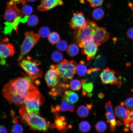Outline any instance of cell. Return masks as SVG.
<instances>
[{"label": "cell", "mask_w": 133, "mask_h": 133, "mask_svg": "<svg viewBox=\"0 0 133 133\" xmlns=\"http://www.w3.org/2000/svg\"><path fill=\"white\" fill-rule=\"evenodd\" d=\"M105 107L107 122L109 123V125L116 126V122L113 113L112 105L110 101H109L106 103Z\"/></svg>", "instance_id": "17"}, {"label": "cell", "mask_w": 133, "mask_h": 133, "mask_svg": "<svg viewBox=\"0 0 133 133\" xmlns=\"http://www.w3.org/2000/svg\"><path fill=\"white\" fill-rule=\"evenodd\" d=\"M92 95V94L91 93H89L87 94V96L88 97L90 98L91 97Z\"/></svg>", "instance_id": "50"}, {"label": "cell", "mask_w": 133, "mask_h": 133, "mask_svg": "<svg viewBox=\"0 0 133 133\" xmlns=\"http://www.w3.org/2000/svg\"><path fill=\"white\" fill-rule=\"evenodd\" d=\"M44 102L43 96L37 89L30 94L24 104L28 112L40 115V107L43 105Z\"/></svg>", "instance_id": "6"}, {"label": "cell", "mask_w": 133, "mask_h": 133, "mask_svg": "<svg viewBox=\"0 0 133 133\" xmlns=\"http://www.w3.org/2000/svg\"><path fill=\"white\" fill-rule=\"evenodd\" d=\"M11 131L13 133H21L23 131V129L21 125L16 123L12 126Z\"/></svg>", "instance_id": "35"}, {"label": "cell", "mask_w": 133, "mask_h": 133, "mask_svg": "<svg viewBox=\"0 0 133 133\" xmlns=\"http://www.w3.org/2000/svg\"><path fill=\"white\" fill-rule=\"evenodd\" d=\"M128 118H130L133 120V110L130 111Z\"/></svg>", "instance_id": "42"}, {"label": "cell", "mask_w": 133, "mask_h": 133, "mask_svg": "<svg viewBox=\"0 0 133 133\" xmlns=\"http://www.w3.org/2000/svg\"><path fill=\"white\" fill-rule=\"evenodd\" d=\"M96 131L99 133H103L106 130L107 126L106 123L102 121H100L97 122L95 126Z\"/></svg>", "instance_id": "26"}, {"label": "cell", "mask_w": 133, "mask_h": 133, "mask_svg": "<svg viewBox=\"0 0 133 133\" xmlns=\"http://www.w3.org/2000/svg\"><path fill=\"white\" fill-rule=\"evenodd\" d=\"M91 126L88 122L83 121L81 122L79 124V128L82 132L85 133L89 131L91 128Z\"/></svg>", "instance_id": "30"}, {"label": "cell", "mask_w": 133, "mask_h": 133, "mask_svg": "<svg viewBox=\"0 0 133 133\" xmlns=\"http://www.w3.org/2000/svg\"><path fill=\"white\" fill-rule=\"evenodd\" d=\"M25 38L20 48V51L17 59L20 61L25 55L28 53L36 44L40 38L38 33L32 31H27L24 34Z\"/></svg>", "instance_id": "7"}, {"label": "cell", "mask_w": 133, "mask_h": 133, "mask_svg": "<svg viewBox=\"0 0 133 133\" xmlns=\"http://www.w3.org/2000/svg\"><path fill=\"white\" fill-rule=\"evenodd\" d=\"M98 97L100 99H102L104 97V95L102 93H100L99 94Z\"/></svg>", "instance_id": "44"}, {"label": "cell", "mask_w": 133, "mask_h": 133, "mask_svg": "<svg viewBox=\"0 0 133 133\" xmlns=\"http://www.w3.org/2000/svg\"><path fill=\"white\" fill-rule=\"evenodd\" d=\"M60 77L53 69L50 68L46 72L45 79L48 86L49 88H53L59 83Z\"/></svg>", "instance_id": "14"}, {"label": "cell", "mask_w": 133, "mask_h": 133, "mask_svg": "<svg viewBox=\"0 0 133 133\" xmlns=\"http://www.w3.org/2000/svg\"><path fill=\"white\" fill-rule=\"evenodd\" d=\"M27 0L30 2H33L35 1L36 0Z\"/></svg>", "instance_id": "51"}, {"label": "cell", "mask_w": 133, "mask_h": 133, "mask_svg": "<svg viewBox=\"0 0 133 133\" xmlns=\"http://www.w3.org/2000/svg\"><path fill=\"white\" fill-rule=\"evenodd\" d=\"M67 54L70 56L74 57L77 55L79 52L78 46L74 44H71L68 46L66 49Z\"/></svg>", "instance_id": "22"}, {"label": "cell", "mask_w": 133, "mask_h": 133, "mask_svg": "<svg viewBox=\"0 0 133 133\" xmlns=\"http://www.w3.org/2000/svg\"><path fill=\"white\" fill-rule=\"evenodd\" d=\"M77 64L74 60L68 62L65 59L57 65H51L50 68L54 70L65 82L72 80L76 71Z\"/></svg>", "instance_id": "4"}, {"label": "cell", "mask_w": 133, "mask_h": 133, "mask_svg": "<svg viewBox=\"0 0 133 133\" xmlns=\"http://www.w3.org/2000/svg\"><path fill=\"white\" fill-rule=\"evenodd\" d=\"M21 121L27 124L33 130L46 131L50 123L46 119L36 114L27 112L26 107L23 105L19 110Z\"/></svg>", "instance_id": "2"}, {"label": "cell", "mask_w": 133, "mask_h": 133, "mask_svg": "<svg viewBox=\"0 0 133 133\" xmlns=\"http://www.w3.org/2000/svg\"><path fill=\"white\" fill-rule=\"evenodd\" d=\"M86 25L76 30L73 33V40L77 44L87 41H93L94 35L98 27L93 21L87 19Z\"/></svg>", "instance_id": "3"}, {"label": "cell", "mask_w": 133, "mask_h": 133, "mask_svg": "<svg viewBox=\"0 0 133 133\" xmlns=\"http://www.w3.org/2000/svg\"><path fill=\"white\" fill-rule=\"evenodd\" d=\"M82 85L83 84L86 83V81L85 79L81 80V81Z\"/></svg>", "instance_id": "47"}, {"label": "cell", "mask_w": 133, "mask_h": 133, "mask_svg": "<svg viewBox=\"0 0 133 133\" xmlns=\"http://www.w3.org/2000/svg\"><path fill=\"white\" fill-rule=\"evenodd\" d=\"M76 105L68 101L64 97L62 98L60 106L61 111L66 112L68 110L71 112H74Z\"/></svg>", "instance_id": "19"}, {"label": "cell", "mask_w": 133, "mask_h": 133, "mask_svg": "<svg viewBox=\"0 0 133 133\" xmlns=\"http://www.w3.org/2000/svg\"><path fill=\"white\" fill-rule=\"evenodd\" d=\"M26 22L29 26L34 27L38 23L39 19L36 16L34 15H31L29 16Z\"/></svg>", "instance_id": "27"}, {"label": "cell", "mask_w": 133, "mask_h": 133, "mask_svg": "<svg viewBox=\"0 0 133 133\" xmlns=\"http://www.w3.org/2000/svg\"><path fill=\"white\" fill-rule=\"evenodd\" d=\"M87 70L84 62L83 60L81 61L77 66L76 71L78 75L79 76H83L86 74Z\"/></svg>", "instance_id": "21"}, {"label": "cell", "mask_w": 133, "mask_h": 133, "mask_svg": "<svg viewBox=\"0 0 133 133\" xmlns=\"http://www.w3.org/2000/svg\"><path fill=\"white\" fill-rule=\"evenodd\" d=\"M0 133H7V131L5 127L3 125H1L0 129Z\"/></svg>", "instance_id": "41"}, {"label": "cell", "mask_w": 133, "mask_h": 133, "mask_svg": "<svg viewBox=\"0 0 133 133\" xmlns=\"http://www.w3.org/2000/svg\"><path fill=\"white\" fill-rule=\"evenodd\" d=\"M63 58V54L59 51L53 52L51 55V58L54 62L58 63L62 60Z\"/></svg>", "instance_id": "29"}, {"label": "cell", "mask_w": 133, "mask_h": 133, "mask_svg": "<svg viewBox=\"0 0 133 133\" xmlns=\"http://www.w3.org/2000/svg\"><path fill=\"white\" fill-rule=\"evenodd\" d=\"M67 44V42L64 40L60 41L56 45V49L59 51H64L66 50Z\"/></svg>", "instance_id": "32"}, {"label": "cell", "mask_w": 133, "mask_h": 133, "mask_svg": "<svg viewBox=\"0 0 133 133\" xmlns=\"http://www.w3.org/2000/svg\"><path fill=\"white\" fill-rule=\"evenodd\" d=\"M63 4V0H41V3L37 7L40 11H48Z\"/></svg>", "instance_id": "16"}, {"label": "cell", "mask_w": 133, "mask_h": 133, "mask_svg": "<svg viewBox=\"0 0 133 133\" xmlns=\"http://www.w3.org/2000/svg\"><path fill=\"white\" fill-rule=\"evenodd\" d=\"M130 111L126 110L122 105H118L115 108V113L116 116L119 119L124 121L128 118Z\"/></svg>", "instance_id": "18"}, {"label": "cell", "mask_w": 133, "mask_h": 133, "mask_svg": "<svg viewBox=\"0 0 133 133\" xmlns=\"http://www.w3.org/2000/svg\"><path fill=\"white\" fill-rule=\"evenodd\" d=\"M100 76L103 84L114 85L118 87L122 84V78L120 74L109 67L104 69Z\"/></svg>", "instance_id": "8"}, {"label": "cell", "mask_w": 133, "mask_h": 133, "mask_svg": "<svg viewBox=\"0 0 133 133\" xmlns=\"http://www.w3.org/2000/svg\"><path fill=\"white\" fill-rule=\"evenodd\" d=\"M55 109L56 111H60L61 110L60 106L58 105L55 106Z\"/></svg>", "instance_id": "43"}, {"label": "cell", "mask_w": 133, "mask_h": 133, "mask_svg": "<svg viewBox=\"0 0 133 133\" xmlns=\"http://www.w3.org/2000/svg\"><path fill=\"white\" fill-rule=\"evenodd\" d=\"M21 11L24 15L29 16L30 15L33 11L32 7L27 5L23 6L21 9Z\"/></svg>", "instance_id": "33"}, {"label": "cell", "mask_w": 133, "mask_h": 133, "mask_svg": "<svg viewBox=\"0 0 133 133\" xmlns=\"http://www.w3.org/2000/svg\"><path fill=\"white\" fill-rule=\"evenodd\" d=\"M90 4L91 7L95 8L101 6L102 4L103 0H87Z\"/></svg>", "instance_id": "34"}, {"label": "cell", "mask_w": 133, "mask_h": 133, "mask_svg": "<svg viewBox=\"0 0 133 133\" xmlns=\"http://www.w3.org/2000/svg\"><path fill=\"white\" fill-rule=\"evenodd\" d=\"M126 35L129 39L133 40V27H131L128 29Z\"/></svg>", "instance_id": "38"}, {"label": "cell", "mask_w": 133, "mask_h": 133, "mask_svg": "<svg viewBox=\"0 0 133 133\" xmlns=\"http://www.w3.org/2000/svg\"><path fill=\"white\" fill-rule=\"evenodd\" d=\"M64 97L68 102L72 103L76 102L79 100L77 94L71 91H66L64 93Z\"/></svg>", "instance_id": "20"}, {"label": "cell", "mask_w": 133, "mask_h": 133, "mask_svg": "<svg viewBox=\"0 0 133 133\" xmlns=\"http://www.w3.org/2000/svg\"><path fill=\"white\" fill-rule=\"evenodd\" d=\"M92 15L93 18L97 20H100L103 17L104 15V12L102 9L98 8L94 10Z\"/></svg>", "instance_id": "24"}, {"label": "cell", "mask_w": 133, "mask_h": 133, "mask_svg": "<svg viewBox=\"0 0 133 133\" xmlns=\"http://www.w3.org/2000/svg\"><path fill=\"white\" fill-rule=\"evenodd\" d=\"M79 47L83 49L82 53L86 55L89 61L94 58L98 50V46L93 41H87L78 44Z\"/></svg>", "instance_id": "10"}, {"label": "cell", "mask_w": 133, "mask_h": 133, "mask_svg": "<svg viewBox=\"0 0 133 133\" xmlns=\"http://www.w3.org/2000/svg\"><path fill=\"white\" fill-rule=\"evenodd\" d=\"M87 92L86 91L83 90L82 92V93L83 96H85L86 95Z\"/></svg>", "instance_id": "48"}, {"label": "cell", "mask_w": 133, "mask_h": 133, "mask_svg": "<svg viewBox=\"0 0 133 133\" xmlns=\"http://www.w3.org/2000/svg\"><path fill=\"white\" fill-rule=\"evenodd\" d=\"M86 106L89 109L91 110L92 108V105L91 104H88L86 105Z\"/></svg>", "instance_id": "46"}, {"label": "cell", "mask_w": 133, "mask_h": 133, "mask_svg": "<svg viewBox=\"0 0 133 133\" xmlns=\"http://www.w3.org/2000/svg\"><path fill=\"white\" fill-rule=\"evenodd\" d=\"M100 70V69L97 68H91L87 70V73L89 74L91 73L92 72H94L95 71L99 70Z\"/></svg>", "instance_id": "40"}, {"label": "cell", "mask_w": 133, "mask_h": 133, "mask_svg": "<svg viewBox=\"0 0 133 133\" xmlns=\"http://www.w3.org/2000/svg\"><path fill=\"white\" fill-rule=\"evenodd\" d=\"M82 85V89L87 92L90 93L93 89V84L92 82L85 83Z\"/></svg>", "instance_id": "36"}, {"label": "cell", "mask_w": 133, "mask_h": 133, "mask_svg": "<svg viewBox=\"0 0 133 133\" xmlns=\"http://www.w3.org/2000/svg\"><path fill=\"white\" fill-rule=\"evenodd\" d=\"M24 15L22 11L17 7L16 2L10 0L7 3L4 15V18L6 22H12L17 17H23Z\"/></svg>", "instance_id": "9"}, {"label": "cell", "mask_w": 133, "mask_h": 133, "mask_svg": "<svg viewBox=\"0 0 133 133\" xmlns=\"http://www.w3.org/2000/svg\"><path fill=\"white\" fill-rule=\"evenodd\" d=\"M121 122L119 120L117 121L116 122V124L118 125H120L121 124Z\"/></svg>", "instance_id": "49"}, {"label": "cell", "mask_w": 133, "mask_h": 133, "mask_svg": "<svg viewBox=\"0 0 133 133\" xmlns=\"http://www.w3.org/2000/svg\"><path fill=\"white\" fill-rule=\"evenodd\" d=\"M55 119L54 123L50 125L52 129L56 128L62 133L66 131L68 128H71V125L68 126L65 121V117L63 116H59L57 112L55 114Z\"/></svg>", "instance_id": "15"}, {"label": "cell", "mask_w": 133, "mask_h": 133, "mask_svg": "<svg viewBox=\"0 0 133 133\" xmlns=\"http://www.w3.org/2000/svg\"><path fill=\"white\" fill-rule=\"evenodd\" d=\"M89 109L84 105L80 106L77 108V113L78 115L82 118H85L88 116L89 114Z\"/></svg>", "instance_id": "23"}, {"label": "cell", "mask_w": 133, "mask_h": 133, "mask_svg": "<svg viewBox=\"0 0 133 133\" xmlns=\"http://www.w3.org/2000/svg\"><path fill=\"white\" fill-rule=\"evenodd\" d=\"M110 34L104 27H98L94 35V41L98 46L108 41Z\"/></svg>", "instance_id": "13"}, {"label": "cell", "mask_w": 133, "mask_h": 133, "mask_svg": "<svg viewBox=\"0 0 133 133\" xmlns=\"http://www.w3.org/2000/svg\"><path fill=\"white\" fill-rule=\"evenodd\" d=\"M20 61L19 63V66L28 75L35 79L42 77L43 72L39 67L40 64L37 60L28 56Z\"/></svg>", "instance_id": "5"}, {"label": "cell", "mask_w": 133, "mask_h": 133, "mask_svg": "<svg viewBox=\"0 0 133 133\" xmlns=\"http://www.w3.org/2000/svg\"><path fill=\"white\" fill-rule=\"evenodd\" d=\"M38 33L40 36L42 38H45L49 36L50 33V30L48 27H43L39 29Z\"/></svg>", "instance_id": "31"}, {"label": "cell", "mask_w": 133, "mask_h": 133, "mask_svg": "<svg viewBox=\"0 0 133 133\" xmlns=\"http://www.w3.org/2000/svg\"><path fill=\"white\" fill-rule=\"evenodd\" d=\"M28 75L12 80L4 86L2 94L9 103L22 106L30 94L38 89L34 84L35 79Z\"/></svg>", "instance_id": "1"}, {"label": "cell", "mask_w": 133, "mask_h": 133, "mask_svg": "<svg viewBox=\"0 0 133 133\" xmlns=\"http://www.w3.org/2000/svg\"><path fill=\"white\" fill-rule=\"evenodd\" d=\"M8 39L6 38L1 39L0 55V63L2 65L5 63V59L13 56L15 54L14 46L12 44L8 43Z\"/></svg>", "instance_id": "11"}, {"label": "cell", "mask_w": 133, "mask_h": 133, "mask_svg": "<svg viewBox=\"0 0 133 133\" xmlns=\"http://www.w3.org/2000/svg\"><path fill=\"white\" fill-rule=\"evenodd\" d=\"M48 39L51 44H55L60 41V37L57 33L53 32L50 33L48 37Z\"/></svg>", "instance_id": "25"}, {"label": "cell", "mask_w": 133, "mask_h": 133, "mask_svg": "<svg viewBox=\"0 0 133 133\" xmlns=\"http://www.w3.org/2000/svg\"><path fill=\"white\" fill-rule=\"evenodd\" d=\"M124 105L128 109L132 110H133V98H127L124 102Z\"/></svg>", "instance_id": "37"}, {"label": "cell", "mask_w": 133, "mask_h": 133, "mask_svg": "<svg viewBox=\"0 0 133 133\" xmlns=\"http://www.w3.org/2000/svg\"><path fill=\"white\" fill-rule=\"evenodd\" d=\"M129 129H130L133 132V120L131 123Z\"/></svg>", "instance_id": "45"}, {"label": "cell", "mask_w": 133, "mask_h": 133, "mask_svg": "<svg viewBox=\"0 0 133 133\" xmlns=\"http://www.w3.org/2000/svg\"><path fill=\"white\" fill-rule=\"evenodd\" d=\"M124 131L127 132V131H128V129L126 128H124Z\"/></svg>", "instance_id": "52"}, {"label": "cell", "mask_w": 133, "mask_h": 133, "mask_svg": "<svg viewBox=\"0 0 133 133\" xmlns=\"http://www.w3.org/2000/svg\"><path fill=\"white\" fill-rule=\"evenodd\" d=\"M82 83L79 80L75 79L71 81L70 83V86L71 90L73 91L80 90L81 88Z\"/></svg>", "instance_id": "28"}, {"label": "cell", "mask_w": 133, "mask_h": 133, "mask_svg": "<svg viewBox=\"0 0 133 133\" xmlns=\"http://www.w3.org/2000/svg\"><path fill=\"white\" fill-rule=\"evenodd\" d=\"M87 23L83 12H76L73 14L69 25L72 28L76 30L85 26Z\"/></svg>", "instance_id": "12"}, {"label": "cell", "mask_w": 133, "mask_h": 133, "mask_svg": "<svg viewBox=\"0 0 133 133\" xmlns=\"http://www.w3.org/2000/svg\"><path fill=\"white\" fill-rule=\"evenodd\" d=\"M27 0H10L15 2L17 3H21L22 4H25Z\"/></svg>", "instance_id": "39"}]
</instances>
